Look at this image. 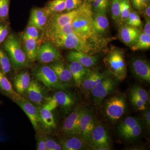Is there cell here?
Returning a JSON list of instances; mask_svg holds the SVG:
<instances>
[{
	"label": "cell",
	"instance_id": "cell-34",
	"mask_svg": "<svg viewBox=\"0 0 150 150\" xmlns=\"http://www.w3.org/2000/svg\"><path fill=\"white\" fill-rule=\"evenodd\" d=\"M41 31H42L38 29L35 26L27 25V27L24 31L21 34V38L22 39L29 38L39 40L41 38Z\"/></svg>",
	"mask_w": 150,
	"mask_h": 150
},
{
	"label": "cell",
	"instance_id": "cell-14",
	"mask_svg": "<svg viewBox=\"0 0 150 150\" xmlns=\"http://www.w3.org/2000/svg\"><path fill=\"white\" fill-rule=\"evenodd\" d=\"M131 68L134 75L140 80L150 82V66L149 62L141 58H134L131 62Z\"/></svg>",
	"mask_w": 150,
	"mask_h": 150
},
{
	"label": "cell",
	"instance_id": "cell-30",
	"mask_svg": "<svg viewBox=\"0 0 150 150\" xmlns=\"http://www.w3.org/2000/svg\"><path fill=\"white\" fill-rule=\"evenodd\" d=\"M133 51L147 50L150 48V35L142 32L138 40L133 46L130 47Z\"/></svg>",
	"mask_w": 150,
	"mask_h": 150
},
{
	"label": "cell",
	"instance_id": "cell-31",
	"mask_svg": "<svg viewBox=\"0 0 150 150\" xmlns=\"http://www.w3.org/2000/svg\"><path fill=\"white\" fill-rule=\"evenodd\" d=\"M141 123L139 119L136 117H128L119 124L118 132L121 135Z\"/></svg>",
	"mask_w": 150,
	"mask_h": 150
},
{
	"label": "cell",
	"instance_id": "cell-16",
	"mask_svg": "<svg viewBox=\"0 0 150 150\" xmlns=\"http://www.w3.org/2000/svg\"><path fill=\"white\" fill-rule=\"evenodd\" d=\"M109 21L106 14L95 13L93 16V32L97 40H99L107 31Z\"/></svg>",
	"mask_w": 150,
	"mask_h": 150
},
{
	"label": "cell",
	"instance_id": "cell-51",
	"mask_svg": "<svg viewBox=\"0 0 150 150\" xmlns=\"http://www.w3.org/2000/svg\"><path fill=\"white\" fill-rule=\"evenodd\" d=\"M144 15L146 16V18H150V4L145 8L144 10Z\"/></svg>",
	"mask_w": 150,
	"mask_h": 150
},
{
	"label": "cell",
	"instance_id": "cell-20",
	"mask_svg": "<svg viewBox=\"0 0 150 150\" xmlns=\"http://www.w3.org/2000/svg\"><path fill=\"white\" fill-rule=\"evenodd\" d=\"M31 81L28 72L23 71L15 75L13 79V83L16 91L23 97Z\"/></svg>",
	"mask_w": 150,
	"mask_h": 150
},
{
	"label": "cell",
	"instance_id": "cell-25",
	"mask_svg": "<svg viewBox=\"0 0 150 150\" xmlns=\"http://www.w3.org/2000/svg\"><path fill=\"white\" fill-rule=\"evenodd\" d=\"M23 50L28 60L30 63L36 61L38 52L40 47V39L33 38H24L23 39Z\"/></svg>",
	"mask_w": 150,
	"mask_h": 150
},
{
	"label": "cell",
	"instance_id": "cell-40",
	"mask_svg": "<svg viewBox=\"0 0 150 150\" xmlns=\"http://www.w3.org/2000/svg\"><path fill=\"white\" fill-rule=\"evenodd\" d=\"M131 93L139 98L146 103H147L149 101V95L146 90L141 87L134 86L131 89Z\"/></svg>",
	"mask_w": 150,
	"mask_h": 150
},
{
	"label": "cell",
	"instance_id": "cell-47",
	"mask_svg": "<svg viewBox=\"0 0 150 150\" xmlns=\"http://www.w3.org/2000/svg\"><path fill=\"white\" fill-rule=\"evenodd\" d=\"M143 112V118L146 127L149 131L150 128V111L149 110H144Z\"/></svg>",
	"mask_w": 150,
	"mask_h": 150
},
{
	"label": "cell",
	"instance_id": "cell-35",
	"mask_svg": "<svg viewBox=\"0 0 150 150\" xmlns=\"http://www.w3.org/2000/svg\"><path fill=\"white\" fill-rule=\"evenodd\" d=\"M11 64L8 56L0 48V69L5 74L10 72Z\"/></svg>",
	"mask_w": 150,
	"mask_h": 150
},
{
	"label": "cell",
	"instance_id": "cell-19",
	"mask_svg": "<svg viewBox=\"0 0 150 150\" xmlns=\"http://www.w3.org/2000/svg\"><path fill=\"white\" fill-rule=\"evenodd\" d=\"M109 136L105 129L101 125L94 126L91 134L92 148L98 146L110 147Z\"/></svg>",
	"mask_w": 150,
	"mask_h": 150
},
{
	"label": "cell",
	"instance_id": "cell-6",
	"mask_svg": "<svg viewBox=\"0 0 150 150\" xmlns=\"http://www.w3.org/2000/svg\"><path fill=\"white\" fill-rule=\"evenodd\" d=\"M91 6V4L88 1H85L81 6L76 9L66 12L64 13H58L50 16L47 25L43 32L63 27L72 23L76 17Z\"/></svg>",
	"mask_w": 150,
	"mask_h": 150
},
{
	"label": "cell",
	"instance_id": "cell-45",
	"mask_svg": "<svg viewBox=\"0 0 150 150\" xmlns=\"http://www.w3.org/2000/svg\"><path fill=\"white\" fill-rule=\"evenodd\" d=\"M43 106L48 109V110L52 111L58 107V105L55 100L52 97H48L47 101L43 105Z\"/></svg>",
	"mask_w": 150,
	"mask_h": 150
},
{
	"label": "cell",
	"instance_id": "cell-1",
	"mask_svg": "<svg viewBox=\"0 0 150 150\" xmlns=\"http://www.w3.org/2000/svg\"><path fill=\"white\" fill-rule=\"evenodd\" d=\"M90 40H86L74 32L59 36L50 40L55 47L81 51L91 54L96 52V48Z\"/></svg>",
	"mask_w": 150,
	"mask_h": 150
},
{
	"label": "cell",
	"instance_id": "cell-21",
	"mask_svg": "<svg viewBox=\"0 0 150 150\" xmlns=\"http://www.w3.org/2000/svg\"><path fill=\"white\" fill-rule=\"evenodd\" d=\"M67 66L71 73L76 85L81 87L82 81L90 70L77 62H70Z\"/></svg>",
	"mask_w": 150,
	"mask_h": 150
},
{
	"label": "cell",
	"instance_id": "cell-29",
	"mask_svg": "<svg viewBox=\"0 0 150 150\" xmlns=\"http://www.w3.org/2000/svg\"><path fill=\"white\" fill-rule=\"evenodd\" d=\"M45 8L49 16L62 13L66 10V0H52Z\"/></svg>",
	"mask_w": 150,
	"mask_h": 150
},
{
	"label": "cell",
	"instance_id": "cell-32",
	"mask_svg": "<svg viewBox=\"0 0 150 150\" xmlns=\"http://www.w3.org/2000/svg\"><path fill=\"white\" fill-rule=\"evenodd\" d=\"M131 10L132 8L130 0H123L121 4L120 19L118 24L121 25L125 24Z\"/></svg>",
	"mask_w": 150,
	"mask_h": 150
},
{
	"label": "cell",
	"instance_id": "cell-48",
	"mask_svg": "<svg viewBox=\"0 0 150 150\" xmlns=\"http://www.w3.org/2000/svg\"><path fill=\"white\" fill-rule=\"evenodd\" d=\"M146 22L145 23L143 32L147 35H150V18H146Z\"/></svg>",
	"mask_w": 150,
	"mask_h": 150
},
{
	"label": "cell",
	"instance_id": "cell-23",
	"mask_svg": "<svg viewBox=\"0 0 150 150\" xmlns=\"http://www.w3.org/2000/svg\"><path fill=\"white\" fill-rule=\"evenodd\" d=\"M107 77V75L104 73L90 71L82 81L81 87L85 91H91L98 84Z\"/></svg>",
	"mask_w": 150,
	"mask_h": 150
},
{
	"label": "cell",
	"instance_id": "cell-26",
	"mask_svg": "<svg viewBox=\"0 0 150 150\" xmlns=\"http://www.w3.org/2000/svg\"><path fill=\"white\" fill-rule=\"evenodd\" d=\"M52 97L55 100L58 106L66 110L72 108L74 105L76 100L72 94L63 90L57 91Z\"/></svg>",
	"mask_w": 150,
	"mask_h": 150
},
{
	"label": "cell",
	"instance_id": "cell-2",
	"mask_svg": "<svg viewBox=\"0 0 150 150\" xmlns=\"http://www.w3.org/2000/svg\"><path fill=\"white\" fill-rule=\"evenodd\" d=\"M3 43V47L14 69L18 71L30 66V62L22 48L20 40L14 34L8 35Z\"/></svg>",
	"mask_w": 150,
	"mask_h": 150
},
{
	"label": "cell",
	"instance_id": "cell-10",
	"mask_svg": "<svg viewBox=\"0 0 150 150\" xmlns=\"http://www.w3.org/2000/svg\"><path fill=\"white\" fill-rule=\"evenodd\" d=\"M26 114L33 128L38 133L40 129V108L28 100L23 98L14 101Z\"/></svg>",
	"mask_w": 150,
	"mask_h": 150
},
{
	"label": "cell",
	"instance_id": "cell-41",
	"mask_svg": "<svg viewBox=\"0 0 150 150\" xmlns=\"http://www.w3.org/2000/svg\"><path fill=\"white\" fill-rule=\"evenodd\" d=\"M131 100L132 104L138 110H144L146 108L147 103L134 94L131 93Z\"/></svg>",
	"mask_w": 150,
	"mask_h": 150
},
{
	"label": "cell",
	"instance_id": "cell-4",
	"mask_svg": "<svg viewBox=\"0 0 150 150\" xmlns=\"http://www.w3.org/2000/svg\"><path fill=\"white\" fill-rule=\"evenodd\" d=\"M103 62L109 72L118 80L125 79L127 75V67L124 52L115 48L109 51Z\"/></svg>",
	"mask_w": 150,
	"mask_h": 150
},
{
	"label": "cell",
	"instance_id": "cell-18",
	"mask_svg": "<svg viewBox=\"0 0 150 150\" xmlns=\"http://www.w3.org/2000/svg\"><path fill=\"white\" fill-rule=\"evenodd\" d=\"M48 65L56 73L59 80L64 84L71 85L74 80L71 71L62 61H58L49 64Z\"/></svg>",
	"mask_w": 150,
	"mask_h": 150
},
{
	"label": "cell",
	"instance_id": "cell-22",
	"mask_svg": "<svg viewBox=\"0 0 150 150\" xmlns=\"http://www.w3.org/2000/svg\"><path fill=\"white\" fill-rule=\"evenodd\" d=\"M0 93H2L14 102L18 99H21L23 97L20 95L13 88L11 82L6 75L0 69Z\"/></svg>",
	"mask_w": 150,
	"mask_h": 150
},
{
	"label": "cell",
	"instance_id": "cell-9",
	"mask_svg": "<svg viewBox=\"0 0 150 150\" xmlns=\"http://www.w3.org/2000/svg\"><path fill=\"white\" fill-rule=\"evenodd\" d=\"M62 59L61 53L50 41H46L40 45L36 58V61L43 64L62 61Z\"/></svg>",
	"mask_w": 150,
	"mask_h": 150
},
{
	"label": "cell",
	"instance_id": "cell-36",
	"mask_svg": "<svg viewBox=\"0 0 150 150\" xmlns=\"http://www.w3.org/2000/svg\"><path fill=\"white\" fill-rule=\"evenodd\" d=\"M143 127L142 123L137 124L136 126L121 134V137L125 139L129 140L134 139L138 138L142 134Z\"/></svg>",
	"mask_w": 150,
	"mask_h": 150
},
{
	"label": "cell",
	"instance_id": "cell-33",
	"mask_svg": "<svg viewBox=\"0 0 150 150\" xmlns=\"http://www.w3.org/2000/svg\"><path fill=\"white\" fill-rule=\"evenodd\" d=\"M110 0H93L91 4L92 9L95 13L106 14L110 4Z\"/></svg>",
	"mask_w": 150,
	"mask_h": 150
},
{
	"label": "cell",
	"instance_id": "cell-15",
	"mask_svg": "<svg viewBox=\"0 0 150 150\" xmlns=\"http://www.w3.org/2000/svg\"><path fill=\"white\" fill-rule=\"evenodd\" d=\"M141 33L139 28L123 24L119 29L118 35L123 43L131 47L137 42Z\"/></svg>",
	"mask_w": 150,
	"mask_h": 150
},
{
	"label": "cell",
	"instance_id": "cell-17",
	"mask_svg": "<svg viewBox=\"0 0 150 150\" xmlns=\"http://www.w3.org/2000/svg\"><path fill=\"white\" fill-rule=\"evenodd\" d=\"M67 61L69 62H77L86 67L90 68L96 64L98 57L81 51H73L67 55Z\"/></svg>",
	"mask_w": 150,
	"mask_h": 150
},
{
	"label": "cell",
	"instance_id": "cell-52",
	"mask_svg": "<svg viewBox=\"0 0 150 150\" xmlns=\"http://www.w3.org/2000/svg\"><path fill=\"white\" fill-rule=\"evenodd\" d=\"M92 149L96 150H108L110 149V147L105 146H98L92 148Z\"/></svg>",
	"mask_w": 150,
	"mask_h": 150
},
{
	"label": "cell",
	"instance_id": "cell-11",
	"mask_svg": "<svg viewBox=\"0 0 150 150\" xmlns=\"http://www.w3.org/2000/svg\"><path fill=\"white\" fill-rule=\"evenodd\" d=\"M24 96L27 100L37 106H43L48 97H46L44 89L37 80H31Z\"/></svg>",
	"mask_w": 150,
	"mask_h": 150
},
{
	"label": "cell",
	"instance_id": "cell-5",
	"mask_svg": "<svg viewBox=\"0 0 150 150\" xmlns=\"http://www.w3.org/2000/svg\"><path fill=\"white\" fill-rule=\"evenodd\" d=\"M93 13L91 6L76 17L72 22L74 32L83 39L98 41L93 32Z\"/></svg>",
	"mask_w": 150,
	"mask_h": 150
},
{
	"label": "cell",
	"instance_id": "cell-39",
	"mask_svg": "<svg viewBox=\"0 0 150 150\" xmlns=\"http://www.w3.org/2000/svg\"><path fill=\"white\" fill-rule=\"evenodd\" d=\"M10 0H0V21L7 23Z\"/></svg>",
	"mask_w": 150,
	"mask_h": 150
},
{
	"label": "cell",
	"instance_id": "cell-38",
	"mask_svg": "<svg viewBox=\"0 0 150 150\" xmlns=\"http://www.w3.org/2000/svg\"><path fill=\"white\" fill-rule=\"evenodd\" d=\"M124 24L140 28L142 26V22L138 13L132 10Z\"/></svg>",
	"mask_w": 150,
	"mask_h": 150
},
{
	"label": "cell",
	"instance_id": "cell-37",
	"mask_svg": "<svg viewBox=\"0 0 150 150\" xmlns=\"http://www.w3.org/2000/svg\"><path fill=\"white\" fill-rule=\"evenodd\" d=\"M111 1L110 9L112 19L116 23L119 24L121 4L123 0H111Z\"/></svg>",
	"mask_w": 150,
	"mask_h": 150
},
{
	"label": "cell",
	"instance_id": "cell-13",
	"mask_svg": "<svg viewBox=\"0 0 150 150\" xmlns=\"http://www.w3.org/2000/svg\"><path fill=\"white\" fill-rule=\"evenodd\" d=\"M80 108H76L65 119L63 130L67 135L70 136L80 135Z\"/></svg>",
	"mask_w": 150,
	"mask_h": 150
},
{
	"label": "cell",
	"instance_id": "cell-44",
	"mask_svg": "<svg viewBox=\"0 0 150 150\" xmlns=\"http://www.w3.org/2000/svg\"><path fill=\"white\" fill-rule=\"evenodd\" d=\"M36 149L38 150H47L45 144V137L40 132L37 133Z\"/></svg>",
	"mask_w": 150,
	"mask_h": 150
},
{
	"label": "cell",
	"instance_id": "cell-28",
	"mask_svg": "<svg viewBox=\"0 0 150 150\" xmlns=\"http://www.w3.org/2000/svg\"><path fill=\"white\" fill-rule=\"evenodd\" d=\"M85 143L82 139L72 136L62 140L60 144L62 150H79L86 149L87 147Z\"/></svg>",
	"mask_w": 150,
	"mask_h": 150
},
{
	"label": "cell",
	"instance_id": "cell-3",
	"mask_svg": "<svg viewBox=\"0 0 150 150\" xmlns=\"http://www.w3.org/2000/svg\"><path fill=\"white\" fill-rule=\"evenodd\" d=\"M31 72L35 79L49 89L66 91L70 87L63 83L54 70L45 64L35 65L33 67Z\"/></svg>",
	"mask_w": 150,
	"mask_h": 150
},
{
	"label": "cell",
	"instance_id": "cell-50",
	"mask_svg": "<svg viewBox=\"0 0 150 150\" xmlns=\"http://www.w3.org/2000/svg\"><path fill=\"white\" fill-rule=\"evenodd\" d=\"M130 1L134 8L136 9L137 10H140V0H130Z\"/></svg>",
	"mask_w": 150,
	"mask_h": 150
},
{
	"label": "cell",
	"instance_id": "cell-42",
	"mask_svg": "<svg viewBox=\"0 0 150 150\" xmlns=\"http://www.w3.org/2000/svg\"><path fill=\"white\" fill-rule=\"evenodd\" d=\"M85 0H66V12L70 11L79 7Z\"/></svg>",
	"mask_w": 150,
	"mask_h": 150
},
{
	"label": "cell",
	"instance_id": "cell-12",
	"mask_svg": "<svg viewBox=\"0 0 150 150\" xmlns=\"http://www.w3.org/2000/svg\"><path fill=\"white\" fill-rule=\"evenodd\" d=\"M80 134L82 139L87 144L91 146V134L94 127L93 117L88 110L81 109Z\"/></svg>",
	"mask_w": 150,
	"mask_h": 150
},
{
	"label": "cell",
	"instance_id": "cell-8",
	"mask_svg": "<svg viewBox=\"0 0 150 150\" xmlns=\"http://www.w3.org/2000/svg\"><path fill=\"white\" fill-rule=\"evenodd\" d=\"M116 85L115 81L107 77L93 88L91 93L94 105L99 106L105 97L114 90Z\"/></svg>",
	"mask_w": 150,
	"mask_h": 150
},
{
	"label": "cell",
	"instance_id": "cell-7",
	"mask_svg": "<svg viewBox=\"0 0 150 150\" xmlns=\"http://www.w3.org/2000/svg\"><path fill=\"white\" fill-rule=\"evenodd\" d=\"M126 102L125 97L118 95L110 98L106 101L105 107V115L112 121L118 120L125 112Z\"/></svg>",
	"mask_w": 150,
	"mask_h": 150
},
{
	"label": "cell",
	"instance_id": "cell-27",
	"mask_svg": "<svg viewBox=\"0 0 150 150\" xmlns=\"http://www.w3.org/2000/svg\"><path fill=\"white\" fill-rule=\"evenodd\" d=\"M49 16L47 13L35 12L30 15L28 25L35 26L43 32L47 25Z\"/></svg>",
	"mask_w": 150,
	"mask_h": 150
},
{
	"label": "cell",
	"instance_id": "cell-49",
	"mask_svg": "<svg viewBox=\"0 0 150 150\" xmlns=\"http://www.w3.org/2000/svg\"><path fill=\"white\" fill-rule=\"evenodd\" d=\"M149 4H150V0H140L139 11H143Z\"/></svg>",
	"mask_w": 150,
	"mask_h": 150
},
{
	"label": "cell",
	"instance_id": "cell-43",
	"mask_svg": "<svg viewBox=\"0 0 150 150\" xmlns=\"http://www.w3.org/2000/svg\"><path fill=\"white\" fill-rule=\"evenodd\" d=\"M9 28L7 23L0 21V45L4 42L8 36Z\"/></svg>",
	"mask_w": 150,
	"mask_h": 150
},
{
	"label": "cell",
	"instance_id": "cell-24",
	"mask_svg": "<svg viewBox=\"0 0 150 150\" xmlns=\"http://www.w3.org/2000/svg\"><path fill=\"white\" fill-rule=\"evenodd\" d=\"M40 127L47 133H50L56 128V123L52 111L43 106L40 108Z\"/></svg>",
	"mask_w": 150,
	"mask_h": 150
},
{
	"label": "cell",
	"instance_id": "cell-46",
	"mask_svg": "<svg viewBox=\"0 0 150 150\" xmlns=\"http://www.w3.org/2000/svg\"><path fill=\"white\" fill-rule=\"evenodd\" d=\"M45 144L47 150H55V147L58 142L51 137L44 135Z\"/></svg>",
	"mask_w": 150,
	"mask_h": 150
}]
</instances>
